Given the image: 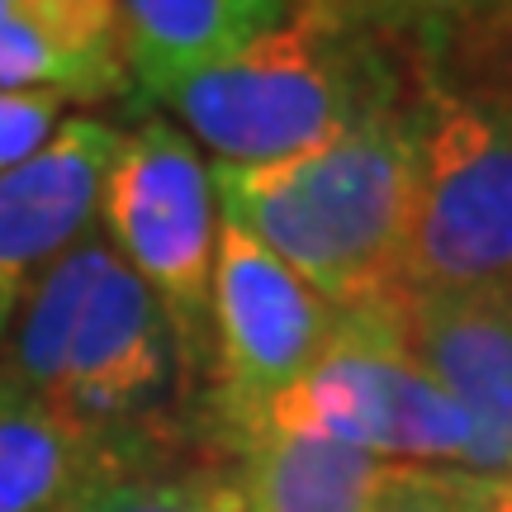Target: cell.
Here are the masks:
<instances>
[{"label":"cell","mask_w":512,"mask_h":512,"mask_svg":"<svg viewBox=\"0 0 512 512\" xmlns=\"http://www.w3.org/2000/svg\"><path fill=\"white\" fill-rule=\"evenodd\" d=\"M209 441L195 427L105 432L0 384V512H76L105 484Z\"/></svg>","instance_id":"9c48e42d"},{"label":"cell","mask_w":512,"mask_h":512,"mask_svg":"<svg viewBox=\"0 0 512 512\" xmlns=\"http://www.w3.org/2000/svg\"><path fill=\"white\" fill-rule=\"evenodd\" d=\"M380 512H475L465 498V470L403 465Z\"/></svg>","instance_id":"ac0fdd59"},{"label":"cell","mask_w":512,"mask_h":512,"mask_svg":"<svg viewBox=\"0 0 512 512\" xmlns=\"http://www.w3.org/2000/svg\"><path fill=\"white\" fill-rule=\"evenodd\" d=\"M399 304L337 313L328 347L261 427L313 432L389 465L465 470L475 432L413 356Z\"/></svg>","instance_id":"8992f818"},{"label":"cell","mask_w":512,"mask_h":512,"mask_svg":"<svg viewBox=\"0 0 512 512\" xmlns=\"http://www.w3.org/2000/svg\"><path fill=\"white\" fill-rule=\"evenodd\" d=\"M408 290L512 294V72L475 48L413 53Z\"/></svg>","instance_id":"277c9868"},{"label":"cell","mask_w":512,"mask_h":512,"mask_svg":"<svg viewBox=\"0 0 512 512\" xmlns=\"http://www.w3.org/2000/svg\"><path fill=\"white\" fill-rule=\"evenodd\" d=\"M399 318L413 356L475 432L465 470L512 479V294L403 290Z\"/></svg>","instance_id":"30bf717a"},{"label":"cell","mask_w":512,"mask_h":512,"mask_svg":"<svg viewBox=\"0 0 512 512\" xmlns=\"http://www.w3.org/2000/svg\"><path fill=\"white\" fill-rule=\"evenodd\" d=\"M0 29H57L72 38H119V0H0Z\"/></svg>","instance_id":"2e32d148"},{"label":"cell","mask_w":512,"mask_h":512,"mask_svg":"<svg viewBox=\"0 0 512 512\" xmlns=\"http://www.w3.org/2000/svg\"><path fill=\"white\" fill-rule=\"evenodd\" d=\"M465 498H470L475 512H512V479L470 475V470H465Z\"/></svg>","instance_id":"d6986e66"},{"label":"cell","mask_w":512,"mask_h":512,"mask_svg":"<svg viewBox=\"0 0 512 512\" xmlns=\"http://www.w3.org/2000/svg\"><path fill=\"white\" fill-rule=\"evenodd\" d=\"M100 233L162 304L176 332L195 418L209 375V290L219 247V200L190 133L166 114H147L119 138L105 190Z\"/></svg>","instance_id":"5b68a950"},{"label":"cell","mask_w":512,"mask_h":512,"mask_svg":"<svg viewBox=\"0 0 512 512\" xmlns=\"http://www.w3.org/2000/svg\"><path fill=\"white\" fill-rule=\"evenodd\" d=\"M62 100L38 91H0V171L29 162L57 133Z\"/></svg>","instance_id":"e0dca14e"},{"label":"cell","mask_w":512,"mask_h":512,"mask_svg":"<svg viewBox=\"0 0 512 512\" xmlns=\"http://www.w3.org/2000/svg\"><path fill=\"white\" fill-rule=\"evenodd\" d=\"M209 181L223 219L242 223L337 313L403 299L413 233V95L290 162H214Z\"/></svg>","instance_id":"6da1fadb"},{"label":"cell","mask_w":512,"mask_h":512,"mask_svg":"<svg viewBox=\"0 0 512 512\" xmlns=\"http://www.w3.org/2000/svg\"><path fill=\"white\" fill-rule=\"evenodd\" d=\"M337 309L242 223L219 214L200 432L214 451L252 437L328 347Z\"/></svg>","instance_id":"52a82bcc"},{"label":"cell","mask_w":512,"mask_h":512,"mask_svg":"<svg viewBox=\"0 0 512 512\" xmlns=\"http://www.w3.org/2000/svg\"><path fill=\"white\" fill-rule=\"evenodd\" d=\"M0 384L105 432H200L176 332L100 223L57 256L19 304L0 347Z\"/></svg>","instance_id":"7a4b0ae2"},{"label":"cell","mask_w":512,"mask_h":512,"mask_svg":"<svg viewBox=\"0 0 512 512\" xmlns=\"http://www.w3.org/2000/svg\"><path fill=\"white\" fill-rule=\"evenodd\" d=\"M119 138L105 119H67L29 162L0 171V347L48 266L95 228Z\"/></svg>","instance_id":"ba28073f"},{"label":"cell","mask_w":512,"mask_h":512,"mask_svg":"<svg viewBox=\"0 0 512 512\" xmlns=\"http://www.w3.org/2000/svg\"><path fill=\"white\" fill-rule=\"evenodd\" d=\"M498 0H294V15L389 38L408 53L470 48L484 38Z\"/></svg>","instance_id":"5bb4252c"},{"label":"cell","mask_w":512,"mask_h":512,"mask_svg":"<svg viewBox=\"0 0 512 512\" xmlns=\"http://www.w3.org/2000/svg\"><path fill=\"white\" fill-rule=\"evenodd\" d=\"M294 0H119L128 81L152 100L285 29Z\"/></svg>","instance_id":"8fae6325"},{"label":"cell","mask_w":512,"mask_h":512,"mask_svg":"<svg viewBox=\"0 0 512 512\" xmlns=\"http://www.w3.org/2000/svg\"><path fill=\"white\" fill-rule=\"evenodd\" d=\"M503 38H512V0H498V10H494V19H489L484 38L470 43V48H489V43H503Z\"/></svg>","instance_id":"ffe728a7"},{"label":"cell","mask_w":512,"mask_h":512,"mask_svg":"<svg viewBox=\"0 0 512 512\" xmlns=\"http://www.w3.org/2000/svg\"><path fill=\"white\" fill-rule=\"evenodd\" d=\"M408 95V48L294 15L238 57L190 76L162 105L214 162L271 166L342 138Z\"/></svg>","instance_id":"3957f363"},{"label":"cell","mask_w":512,"mask_h":512,"mask_svg":"<svg viewBox=\"0 0 512 512\" xmlns=\"http://www.w3.org/2000/svg\"><path fill=\"white\" fill-rule=\"evenodd\" d=\"M228 460L238 470L242 512H380L403 470L294 427H261Z\"/></svg>","instance_id":"7c38bea8"},{"label":"cell","mask_w":512,"mask_h":512,"mask_svg":"<svg viewBox=\"0 0 512 512\" xmlns=\"http://www.w3.org/2000/svg\"><path fill=\"white\" fill-rule=\"evenodd\" d=\"M128 81L119 38H72L57 29H0V91L57 95L62 105L119 100Z\"/></svg>","instance_id":"4fadbf2b"},{"label":"cell","mask_w":512,"mask_h":512,"mask_svg":"<svg viewBox=\"0 0 512 512\" xmlns=\"http://www.w3.org/2000/svg\"><path fill=\"white\" fill-rule=\"evenodd\" d=\"M76 512H242V489L233 460L214 446H195L114 479Z\"/></svg>","instance_id":"9a60e30c"}]
</instances>
